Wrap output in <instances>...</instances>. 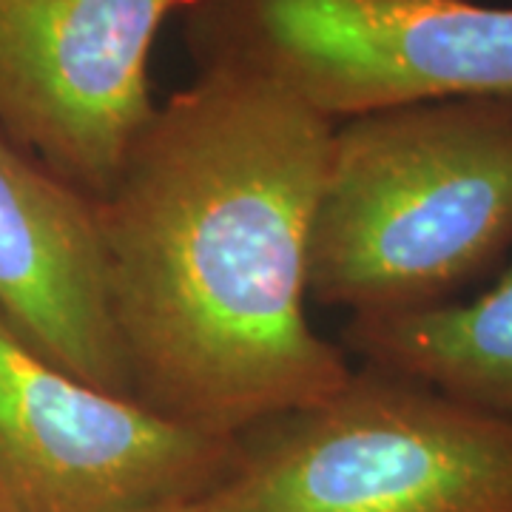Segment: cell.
I'll use <instances>...</instances> for the list:
<instances>
[{
  "label": "cell",
  "instance_id": "9c48e42d",
  "mask_svg": "<svg viewBox=\"0 0 512 512\" xmlns=\"http://www.w3.org/2000/svg\"><path fill=\"white\" fill-rule=\"evenodd\" d=\"M0 512H15L9 504H6V498H3V495H0Z\"/></svg>",
  "mask_w": 512,
  "mask_h": 512
},
{
  "label": "cell",
  "instance_id": "277c9868",
  "mask_svg": "<svg viewBox=\"0 0 512 512\" xmlns=\"http://www.w3.org/2000/svg\"><path fill=\"white\" fill-rule=\"evenodd\" d=\"M197 72L262 77L330 123L512 94V6L484 0H197Z\"/></svg>",
  "mask_w": 512,
  "mask_h": 512
},
{
  "label": "cell",
  "instance_id": "ba28073f",
  "mask_svg": "<svg viewBox=\"0 0 512 512\" xmlns=\"http://www.w3.org/2000/svg\"><path fill=\"white\" fill-rule=\"evenodd\" d=\"M342 339L362 365L416 379L512 421V268L467 302L350 319Z\"/></svg>",
  "mask_w": 512,
  "mask_h": 512
},
{
  "label": "cell",
  "instance_id": "30bf717a",
  "mask_svg": "<svg viewBox=\"0 0 512 512\" xmlns=\"http://www.w3.org/2000/svg\"><path fill=\"white\" fill-rule=\"evenodd\" d=\"M168 512H197V507H185V510H168Z\"/></svg>",
  "mask_w": 512,
  "mask_h": 512
},
{
  "label": "cell",
  "instance_id": "3957f363",
  "mask_svg": "<svg viewBox=\"0 0 512 512\" xmlns=\"http://www.w3.org/2000/svg\"><path fill=\"white\" fill-rule=\"evenodd\" d=\"M197 512H512V421L362 365L242 433Z\"/></svg>",
  "mask_w": 512,
  "mask_h": 512
},
{
  "label": "cell",
  "instance_id": "8992f818",
  "mask_svg": "<svg viewBox=\"0 0 512 512\" xmlns=\"http://www.w3.org/2000/svg\"><path fill=\"white\" fill-rule=\"evenodd\" d=\"M194 3L0 0V131L100 202L160 109L157 35Z\"/></svg>",
  "mask_w": 512,
  "mask_h": 512
},
{
  "label": "cell",
  "instance_id": "52a82bcc",
  "mask_svg": "<svg viewBox=\"0 0 512 512\" xmlns=\"http://www.w3.org/2000/svg\"><path fill=\"white\" fill-rule=\"evenodd\" d=\"M0 319L97 390L134 384L114 322L97 202L0 131Z\"/></svg>",
  "mask_w": 512,
  "mask_h": 512
},
{
  "label": "cell",
  "instance_id": "6da1fadb",
  "mask_svg": "<svg viewBox=\"0 0 512 512\" xmlns=\"http://www.w3.org/2000/svg\"><path fill=\"white\" fill-rule=\"evenodd\" d=\"M336 123L254 74L171 94L97 202L134 399L217 439L322 402L345 350L308 322Z\"/></svg>",
  "mask_w": 512,
  "mask_h": 512
},
{
  "label": "cell",
  "instance_id": "7a4b0ae2",
  "mask_svg": "<svg viewBox=\"0 0 512 512\" xmlns=\"http://www.w3.org/2000/svg\"><path fill=\"white\" fill-rule=\"evenodd\" d=\"M512 251V94L370 111L333 128L308 296L350 319L456 302Z\"/></svg>",
  "mask_w": 512,
  "mask_h": 512
},
{
  "label": "cell",
  "instance_id": "5b68a950",
  "mask_svg": "<svg viewBox=\"0 0 512 512\" xmlns=\"http://www.w3.org/2000/svg\"><path fill=\"white\" fill-rule=\"evenodd\" d=\"M234 447L60 370L0 319V495L15 512L197 507Z\"/></svg>",
  "mask_w": 512,
  "mask_h": 512
}]
</instances>
